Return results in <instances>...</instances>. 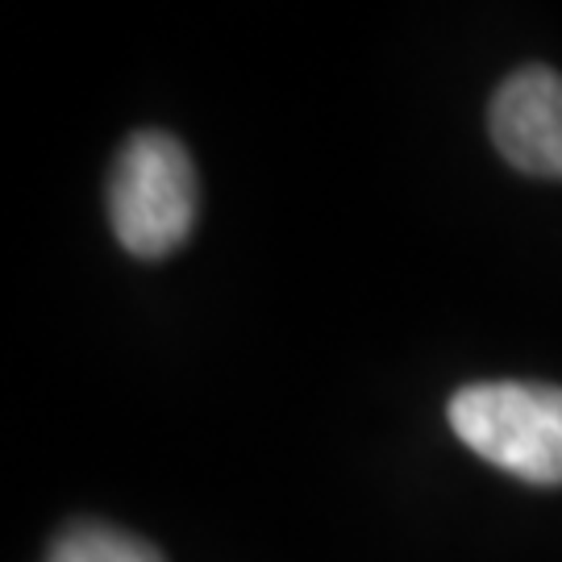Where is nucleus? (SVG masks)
<instances>
[{
  "instance_id": "f257e3e1",
  "label": "nucleus",
  "mask_w": 562,
  "mask_h": 562,
  "mask_svg": "<svg viewBox=\"0 0 562 562\" xmlns=\"http://www.w3.org/2000/svg\"><path fill=\"white\" fill-rule=\"evenodd\" d=\"M450 429L480 459L533 487L562 483V387L554 383H467L450 401Z\"/></svg>"
},
{
  "instance_id": "f03ea898",
  "label": "nucleus",
  "mask_w": 562,
  "mask_h": 562,
  "mask_svg": "<svg viewBox=\"0 0 562 562\" xmlns=\"http://www.w3.org/2000/svg\"><path fill=\"white\" fill-rule=\"evenodd\" d=\"M109 222L134 259L180 250L196 225V167L183 142L142 130L121 146L109 176Z\"/></svg>"
},
{
  "instance_id": "7ed1b4c3",
  "label": "nucleus",
  "mask_w": 562,
  "mask_h": 562,
  "mask_svg": "<svg viewBox=\"0 0 562 562\" xmlns=\"http://www.w3.org/2000/svg\"><path fill=\"white\" fill-rule=\"evenodd\" d=\"M492 142L525 176L562 180V76L550 67H521L492 97Z\"/></svg>"
},
{
  "instance_id": "20e7f679",
  "label": "nucleus",
  "mask_w": 562,
  "mask_h": 562,
  "mask_svg": "<svg viewBox=\"0 0 562 562\" xmlns=\"http://www.w3.org/2000/svg\"><path fill=\"white\" fill-rule=\"evenodd\" d=\"M46 562H162V554L125 529L101 521H76L55 538Z\"/></svg>"
}]
</instances>
